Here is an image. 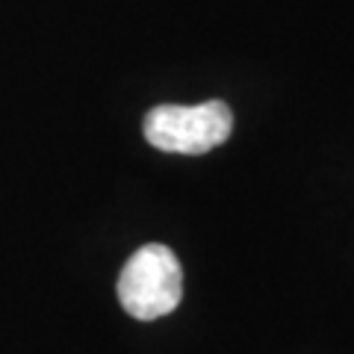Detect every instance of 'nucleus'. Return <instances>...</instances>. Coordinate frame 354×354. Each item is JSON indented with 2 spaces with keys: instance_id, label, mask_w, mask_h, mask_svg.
<instances>
[{
  "instance_id": "obj_1",
  "label": "nucleus",
  "mask_w": 354,
  "mask_h": 354,
  "mask_svg": "<svg viewBox=\"0 0 354 354\" xmlns=\"http://www.w3.org/2000/svg\"><path fill=\"white\" fill-rule=\"evenodd\" d=\"M183 298V269L177 254L162 242H148L124 263L118 274V301L139 322L169 316Z\"/></svg>"
},
{
  "instance_id": "obj_2",
  "label": "nucleus",
  "mask_w": 354,
  "mask_h": 354,
  "mask_svg": "<svg viewBox=\"0 0 354 354\" xmlns=\"http://www.w3.org/2000/svg\"><path fill=\"white\" fill-rule=\"evenodd\" d=\"M234 130V113L225 101H204L198 106L162 104L145 115V139L165 153H207L225 145Z\"/></svg>"
}]
</instances>
